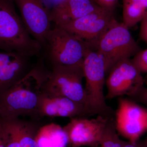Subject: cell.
Segmentation results:
<instances>
[{
  "instance_id": "6da1fadb",
  "label": "cell",
  "mask_w": 147,
  "mask_h": 147,
  "mask_svg": "<svg viewBox=\"0 0 147 147\" xmlns=\"http://www.w3.org/2000/svg\"><path fill=\"white\" fill-rule=\"evenodd\" d=\"M47 71L41 59L19 82L0 93V118L28 116L37 118L40 98Z\"/></svg>"
},
{
  "instance_id": "7a4b0ae2",
  "label": "cell",
  "mask_w": 147,
  "mask_h": 147,
  "mask_svg": "<svg viewBox=\"0 0 147 147\" xmlns=\"http://www.w3.org/2000/svg\"><path fill=\"white\" fill-rule=\"evenodd\" d=\"M42 46L29 34L18 16L13 0H0V51L38 57Z\"/></svg>"
},
{
  "instance_id": "3957f363",
  "label": "cell",
  "mask_w": 147,
  "mask_h": 147,
  "mask_svg": "<svg viewBox=\"0 0 147 147\" xmlns=\"http://www.w3.org/2000/svg\"><path fill=\"white\" fill-rule=\"evenodd\" d=\"M87 108L92 116L115 118V111L108 105L104 93L106 75L105 61L100 54L89 47L82 65Z\"/></svg>"
},
{
  "instance_id": "277c9868",
  "label": "cell",
  "mask_w": 147,
  "mask_h": 147,
  "mask_svg": "<svg viewBox=\"0 0 147 147\" xmlns=\"http://www.w3.org/2000/svg\"><path fill=\"white\" fill-rule=\"evenodd\" d=\"M90 47L87 42L70 32L55 26L42 49L52 68L61 66H82Z\"/></svg>"
},
{
  "instance_id": "5b68a950",
  "label": "cell",
  "mask_w": 147,
  "mask_h": 147,
  "mask_svg": "<svg viewBox=\"0 0 147 147\" xmlns=\"http://www.w3.org/2000/svg\"><path fill=\"white\" fill-rule=\"evenodd\" d=\"M93 48L104 59L106 74L119 62L130 59L141 50L129 29L117 20L101 36Z\"/></svg>"
},
{
  "instance_id": "8992f818",
  "label": "cell",
  "mask_w": 147,
  "mask_h": 147,
  "mask_svg": "<svg viewBox=\"0 0 147 147\" xmlns=\"http://www.w3.org/2000/svg\"><path fill=\"white\" fill-rule=\"evenodd\" d=\"M84 78L82 66L54 67L51 71H47L42 84V91L52 95L67 98L81 103L87 109L83 85Z\"/></svg>"
},
{
  "instance_id": "52a82bcc",
  "label": "cell",
  "mask_w": 147,
  "mask_h": 147,
  "mask_svg": "<svg viewBox=\"0 0 147 147\" xmlns=\"http://www.w3.org/2000/svg\"><path fill=\"white\" fill-rule=\"evenodd\" d=\"M108 74L105 81L107 89L106 99L124 96L130 98L144 87L142 73L130 59L119 62Z\"/></svg>"
},
{
  "instance_id": "ba28073f",
  "label": "cell",
  "mask_w": 147,
  "mask_h": 147,
  "mask_svg": "<svg viewBox=\"0 0 147 147\" xmlns=\"http://www.w3.org/2000/svg\"><path fill=\"white\" fill-rule=\"evenodd\" d=\"M115 123L118 134L129 142H137L147 131V110L133 100L120 97Z\"/></svg>"
},
{
  "instance_id": "9c48e42d",
  "label": "cell",
  "mask_w": 147,
  "mask_h": 147,
  "mask_svg": "<svg viewBox=\"0 0 147 147\" xmlns=\"http://www.w3.org/2000/svg\"><path fill=\"white\" fill-rule=\"evenodd\" d=\"M27 31L42 46L52 30L50 11L42 0H13Z\"/></svg>"
},
{
  "instance_id": "30bf717a",
  "label": "cell",
  "mask_w": 147,
  "mask_h": 147,
  "mask_svg": "<svg viewBox=\"0 0 147 147\" xmlns=\"http://www.w3.org/2000/svg\"><path fill=\"white\" fill-rule=\"evenodd\" d=\"M101 116L96 118L76 117L63 128L68 137L70 147H96L100 144L103 132L110 119Z\"/></svg>"
},
{
  "instance_id": "8fae6325",
  "label": "cell",
  "mask_w": 147,
  "mask_h": 147,
  "mask_svg": "<svg viewBox=\"0 0 147 147\" xmlns=\"http://www.w3.org/2000/svg\"><path fill=\"white\" fill-rule=\"evenodd\" d=\"M115 20L113 11L102 8L58 26L75 35L93 48Z\"/></svg>"
},
{
  "instance_id": "7c38bea8",
  "label": "cell",
  "mask_w": 147,
  "mask_h": 147,
  "mask_svg": "<svg viewBox=\"0 0 147 147\" xmlns=\"http://www.w3.org/2000/svg\"><path fill=\"white\" fill-rule=\"evenodd\" d=\"M92 116L81 103L62 96L52 95L43 91L40 98L37 118L88 117Z\"/></svg>"
},
{
  "instance_id": "4fadbf2b",
  "label": "cell",
  "mask_w": 147,
  "mask_h": 147,
  "mask_svg": "<svg viewBox=\"0 0 147 147\" xmlns=\"http://www.w3.org/2000/svg\"><path fill=\"white\" fill-rule=\"evenodd\" d=\"M16 53L0 51V93L16 84L32 69L30 59Z\"/></svg>"
},
{
  "instance_id": "5bb4252c",
  "label": "cell",
  "mask_w": 147,
  "mask_h": 147,
  "mask_svg": "<svg viewBox=\"0 0 147 147\" xmlns=\"http://www.w3.org/2000/svg\"><path fill=\"white\" fill-rule=\"evenodd\" d=\"M102 8L93 0H65L50 11V16L55 26H61Z\"/></svg>"
},
{
  "instance_id": "9a60e30c",
  "label": "cell",
  "mask_w": 147,
  "mask_h": 147,
  "mask_svg": "<svg viewBox=\"0 0 147 147\" xmlns=\"http://www.w3.org/2000/svg\"><path fill=\"white\" fill-rule=\"evenodd\" d=\"M38 147H67L68 137L63 127L54 123L40 127L36 136Z\"/></svg>"
},
{
  "instance_id": "2e32d148",
  "label": "cell",
  "mask_w": 147,
  "mask_h": 147,
  "mask_svg": "<svg viewBox=\"0 0 147 147\" xmlns=\"http://www.w3.org/2000/svg\"><path fill=\"white\" fill-rule=\"evenodd\" d=\"M16 132L20 147H38L36 136L40 127L35 122L24 121L19 118L10 119Z\"/></svg>"
},
{
  "instance_id": "e0dca14e",
  "label": "cell",
  "mask_w": 147,
  "mask_h": 147,
  "mask_svg": "<svg viewBox=\"0 0 147 147\" xmlns=\"http://www.w3.org/2000/svg\"><path fill=\"white\" fill-rule=\"evenodd\" d=\"M123 22L128 28L142 22L147 12L144 2H123Z\"/></svg>"
},
{
  "instance_id": "ac0fdd59",
  "label": "cell",
  "mask_w": 147,
  "mask_h": 147,
  "mask_svg": "<svg viewBox=\"0 0 147 147\" xmlns=\"http://www.w3.org/2000/svg\"><path fill=\"white\" fill-rule=\"evenodd\" d=\"M125 142L116 130L115 119H111L106 125L100 144L96 147H123Z\"/></svg>"
},
{
  "instance_id": "d6986e66",
  "label": "cell",
  "mask_w": 147,
  "mask_h": 147,
  "mask_svg": "<svg viewBox=\"0 0 147 147\" xmlns=\"http://www.w3.org/2000/svg\"><path fill=\"white\" fill-rule=\"evenodd\" d=\"M131 61L141 73H147V49L139 51Z\"/></svg>"
},
{
  "instance_id": "ffe728a7",
  "label": "cell",
  "mask_w": 147,
  "mask_h": 147,
  "mask_svg": "<svg viewBox=\"0 0 147 147\" xmlns=\"http://www.w3.org/2000/svg\"><path fill=\"white\" fill-rule=\"evenodd\" d=\"M99 6L106 10L113 11L119 0H93Z\"/></svg>"
},
{
  "instance_id": "44dd1931",
  "label": "cell",
  "mask_w": 147,
  "mask_h": 147,
  "mask_svg": "<svg viewBox=\"0 0 147 147\" xmlns=\"http://www.w3.org/2000/svg\"><path fill=\"white\" fill-rule=\"evenodd\" d=\"M131 100L137 101L144 104L147 107V88L143 87L136 94L130 98Z\"/></svg>"
},
{
  "instance_id": "7402d4cb",
  "label": "cell",
  "mask_w": 147,
  "mask_h": 147,
  "mask_svg": "<svg viewBox=\"0 0 147 147\" xmlns=\"http://www.w3.org/2000/svg\"><path fill=\"white\" fill-rule=\"evenodd\" d=\"M140 36L142 39L147 43V12L141 22Z\"/></svg>"
},
{
  "instance_id": "603a6c76",
  "label": "cell",
  "mask_w": 147,
  "mask_h": 147,
  "mask_svg": "<svg viewBox=\"0 0 147 147\" xmlns=\"http://www.w3.org/2000/svg\"><path fill=\"white\" fill-rule=\"evenodd\" d=\"M65 0H42L44 5L50 11L54 7L63 2Z\"/></svg>"
},
{
  "instance_id": "cb8c5ba5",
  "label": "cell",
  "mask_w": 147,
  "mask_h": 147,
  "mask_svg": "<svg viewBox=\"0 0 147 147\" xmlns=\"http://www.w3.org/2000/svg\"><path fill=\"white\" fill-rule=\"evenodd\" d=\"M7 139L6 131L0 123V147H6Z\"/></svg>"
},
{
  "instance_id": "d4e9b609",
  "label": "cell",
  "mask_w": 147,
  "mask_h": 147,
  "mask_svg": "<svg viewBox=\"0 0 147 147\" xmlns=\"http://www.w3.org/2000/svg\"><path fill=\"white\" fill-rule=\"evenodd\" d=\"M123 147H147L144 141H139L137 142H131L129 141H125Z\"/></svg>"
},
{
  "instance_id": "484cf974",
  "label": "cell",
  "mask_w": 147,
  "mask_h": 147,
  "mask_svg": "<svg viewBox=\"0 0 147 147\" xmlns=\"http://www.w3.org/2000/svg\"><path fill=\"white\" fill-rule=\"evenodd\" d=\"M123 2H144L146 0H122Z\"/></svg>"
},
{
  "instance_id": "4316f807",
  "label": "cell",
  "mask_w": 147,
  "mask_h": 147,
  "mask_svg": "<svg viewBox=\"0 0 147 147\" xmlns=\"http://www.w3.org/2000/svg\"><path fill=\"white\" fill-rule=\"evenodd\" d=\"M144 141L145 144H146V146L147 147V138H146V139H145V140H144Z\"/></svg>"
}]
</instances>
